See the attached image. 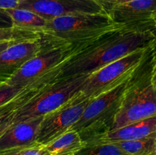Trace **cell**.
Returning <instances> with one entry per match:
<instances>
[{"label":"cell","mask_w":156,"mask_h":155,"mask_svg":"<svg viewBox=\"0 0 156 155\" xmlns=\"http://www.w3.org/2000/svg\"><path fill=\"white\" fill-rule=\"evenodd\" d=\"M156 40L154 19L120 27L82 45L59 68V78L89 74Z\"/></svg>","instance_id":"obj_1"},{"label":"cell","mask_w":156,"mask_h":155,"mask_svg":"<svg viewBox=\"0 0 156 155\" xmlns=\"http://www.w3.org/2000/svg\"><path fill=\"white\" fill-rule=\"evenodd\" d=\"M152 44L126 81L112 130L156 115V84L152 81Z\"/></svg>","instance_id":"obj_2"},{"label":"cell","mask_w":156,"mask_h":155,"mask_svg":"<svg viewBox=\"0 0 156 155\" xmlns=\"http://www.w3.org/2000/svg\"><path fill=\"white\" fill-rule=\"evenodd\" d=\"M122 24L105 13L66 15L47 21L43 37L53 44L78 45L97 38Z\"/></svg>","instance_id":"obj_3"},{"label":"cell","mask_w":156,"mask_h":155,"mask_svg":"<svg viewBox=\"0 0 156 155\" xmlns=\"http://www.w3.org/2000/svg\"><path fill=\"white\" fill-rule=\"evenodd\" d=\"M126 81L117 88L91 99L79 119L73 126L72 129L76 131L86 144L112 130Z\"/></svg>","instance_id":"obj_4"},{"label":"cell","mask_w":156,"mask_h":155,"mask_svg":"<svg viewBox=\"0 0 156 155\" xmlns=\"http://www.w3.org/2000/svg\"><path fill=\"white\" fill-rule=\"evenodd\" d=\"M88 76L82 74L56 78L14 112L12 125L33 117L44 116L60 107L80 91Z\"/></svg>","instance_id":"obj_5"},{"label":"cell","mask_w":156,"mask_h":155,"mask_svg":"<svg viewBox=\"0 0 156 155\" xmlns=\"http://www.w3.org/2000/svg\"><path fill=\"white\" fill-rule=\"evenodd\" d=\"M44 46L39 53L29 59L18 68L5 83L17 86L27 87L50 71L56 69L66 62L82 45L55 44L46 40Z\"/></svg>","instance_id":"obj_6"},{"label":"cell","mask_w":156,"mask_h":155,"mask_svg":"<svg viewBox=\"0 0 156 155\" xmlns=\"http://www.w3.org/2000/svg\"><path fill=\"white\" fill-rule=\"evenodd\" d=\"M149 47L133 52L89 74L82 84L80 92L94 98L117 88L129 78L143 60Z\"/></svg>","instance_id":"obj_7"},{"label":"cell","mask_w":156,"mask_h":155,"mask_svg":"<svg viewBox=\"0 0 156 155\" xmlns=\"http://www.w3.org/2000/svg\"><path fill=\"white\" fill-rule=\"evenodd\" d=\"M91 99L79 91L60 107L44 115L37 142L45 145L71 129Z\"/></svg>","instance_id":"obj_8"},{"label":"cell","mask_w":156,"mask_h":155,"mask_svg":"<svg viewBox=\"0 0 156 155\" xmlns=\"http://www.w3.org/2000/svg\"><path fill=\"white\" fill-rule=\"evenodd\" d=\"M18 9L31 11L47 21L66 15L105 13L94 0H20Z\"/></svg>","instance_id":"obj_9"},{"label":"cell","mask_w":156,"mask_h":155,"mask_svg":"<svg viewBox=\"0 0 156 155\" xmlns=\"http://www.w3.org/2000/svg\"><path fill=\"white\" fill-rule=\"evenodd\" d=\"M44 41L40 39L20 42L11 46L0 53V84L9 78L27 61L42 50Z\"/></svg>","instance_id":"obj_10"},{"label":"cell","mask_w":156,"mask_h":155,"mask_svg":"<svg viewBox=\"0 0 156 155\" xmlns=\"http://www.w3.org/2000/svg\"><path fill=\"white\" fill-rule=\"evenodd\" d=\"M43 119L44 116L33 117L12 125L0 138V153L37 142Z\"/></svg>","instance_id":"obj_11"},{"label":"cell","mask_w":156,"mask_h":155,"mask_svg":"<svg viewBox=\"0 0 156 155\" xmlns=\"http://www.w3.org/2000/svg\"><path fill=\"white\" fill-rule=\"evenodd\" d=\"M108 15L117 24L149 21L156 15V0H129L114 8Z\"/></svg>","instance_id":"obj_12"},{"label":"cell","mask_w":156,"mask_h":155,"mask_svg":"<svg viewBox=\"0 0 156 155\" xmlns=\"http://www.w3.org/2000/svg\"><path fill=\"white\" fill-rule=\"evenodd\" d=\"M156 132V115L113 129L93 139L86 144L113 143L141 139Z\"/></svg>","instance_id":"obj_13"},{"label":"cell","mask_w":156,"mask_h":155,"mask_svg":"<svg viewBox=\"0 0 156 155\" xmlns=\"http://www.w3.org/2000/svg\"><path fill=\"white\" fill-rule=\"evenodd\" d=\"M85 145L79 134L71 129L44 147L49 155H76Z\"/></svg>","instance_id":"obj_14"},{"label":"cell","mask_w":156,"mask_h":155,"mask_svg":"<svg viewBox=\"0 0 156 155\" xmlns=\"http://www.w3.org/2000/svg\"><path fill=\"white\" fill-rule=\"evenodd\" d=\"M5 11L12 18L13 26L32 29L42 33L47 24V20L27 9L16 8Z\"/></svg>","instance_id":"obj_15"},{"label":"cell","mask_w":156,"mask_h":155,"mask_svg":"<svg viewBox=\"0 0 156 155\" xmlns=\"http://www.w3.org/2000/svg\"><path fill=\"white\" fill-rule=\"evenodd\" d=\"M156 132L141 139L115 143L125 155H151L154 148Z\"/></svg>","instance_id":"obj_16"},{"label":"cell","mask_w":156,"mask_h":155,"mask_svg":"<svg viewBox=\"0 0 156 155\" xmlns=\"http://www.w3.org/2000/svg\"><path fill=\"white\" fill-rule=\"evenodd\" d=\"M42 33L38 30L24 27L12 26L8 27H0V43L16 41L24 42L27 40L40 39Z\"/></svg>","instance_id":"obj_17"},{"label":"cell","mask_w":156,"mask_h":155,"mask_svg":"<svg viewBox=\"0 0 156 155\" xmlns=\"http://www.w3.org/2000/svg\"><path fill=\"white\" fill-rule=\"evenodd\" d=\"M76 155H125L115 143L86 144Z\"/></svg>","instance_id":"obj_18"},{"label":"cell","mask_w":156,"mask_h":155,"mask_svg":"<svg viewBox=\"0 0 156 155\" xmlns=\"http://www.w3.org/2000/svg\"><path fill=\"white\" fill-rule=\"evenodd\" d=\"M0 155H49V153L44 144L35 142L5 150L1 152Z\"/></svg>","instance_id":"obj_19"},{"label":"cell","mask_w":156,"mask_h":155,"mask_svg":"<svg viewBox=\"0 0 156 155\" xmlns=\"http://www.w3.org/2000/svg\"><path fill=\"white\" fill-rule=\"evenodd\" d=\"M26 87L9 84L7 83L0 84V106L6 104L21 94Z\"/></svg>","instance_id":"obj_20"},{"label":"cell","mask_w":156,"mask_h":155,"mask_svg":"<svg viewBox=\"0 0 156 155\" xmlns=\"http://www.w3.org/2000/svg\"><path fill=\"white\" fill-rule=\"evenodd\" d=\"M98 5H100L105 13L109 14L114 8L118 5L124 3L129 0H94Z\"/></svg>","instance_id":"obj_21"},{"label":"cell","mask_w":156,"mask_h":155,"mask_svg":"<svg viewBox=\"0 0 156 155\" xmlns=\"http://www.w3.org/2000/svg\"><path fill=\"white\" fill-rule=\"evenodd\" d=\"M14 112L15 111L0 117V138L12 125L14 116Z\"/></svg>","instance_id":"obj_22"},{"label":"cell","mask_w":156,"mask_h":155,"mask_svg":"<svg viewBox=\"0 0 156 155\" xmlns=\"http://www.w3.org/2000/svg\"><path fill=\"white\" fill-rule=\"evenodd\" d=\"M13 26L12 18L3 9H0V27H8Z\"/></svg>","instance_id":"obj_23"},{"label":"cell","mask_w":156,"mask_h":155,"mask_svg":"<svg viewBox=\"0 0 156 155\" xmlns=\"http://www.w3.org/2000/svg\"><path fill=\"white\" fill-rule=\"evenodd\" d=\"M20 0H0V9H16L18 7Z\"/></svg>","instance_id":"obj_24"},{"label":"cell","mask_w":156,"mask_h":155,"mask_svg":"<svg viewBox=\"0 0 156 155\" xmlns=\"http://www.w3.org/2000/svg\"><path fill=\"white\" fill-rule=\"evenodd\" d=\"M152 50H153L154 56V65H153V73H152V81L156 84V40L152 44Z\"/></svg>","instance_id":"obj_25"},{"label":"cell","mask_w":156,"mask_h":155,"mask_svg":"<svg viewBox=\"0 0 156 155\" xmlns=\"http://www.w3.org/2000/svg\"><path fill=\"white\" fill-rule=\"evenodd\" d=\"M20 42H16V41H9V42H1L0 43V53L7 48L10 47L11 46L14 45L15 43H18Z\"/></svg>","instance_id":"obj_26"},{"label":"cell","mask_w":156,"mask_h":155,"mask_svg":"<svg viewBox=\"0 0 156 155\" xmlns=\"http://www.w3.org/2000/svg\"><path fill=\"white\" fill-rule=\"evenodd\" d=\"M151 155H156V136H155V144H154V148L152 150V153Z\"/></svg>","instance_id":"obj_27"},{"label":"cell","mask_w":156,"mask_h":155,"mask_svg":"<svg viewBox=\"0 0 156 155\" xmlns=\"http://www.w3.org/2000/svg\"><path fill=\"white\" fill-rule=\"evenodd\" d=\"M153 19H154V24H155V33H156V15L154 16Z\"/></svg>","instance_id":"obj_28"}]
</instances>
